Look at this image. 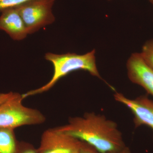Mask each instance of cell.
I'll list each match as a JSON object with an SVG mask.
<instances>
[{
  "label": "cell",
  "instance_id": "obj_1",
  "mask_svg": "<svg viewBox=\"0 0 153 153\" xmlns=\"http://www.w3.org/2000/svg\"><path fill=\"white\" fill-rule=\"evenodd\" d=\"M55 128L91 145L101 153L118 152L126 147L117 123L94 112L71 117L67 124Z\"/></svg>",
  "mask_w": 153,
  "mask_h": 153
},
{
  "label": "cell",
  "instance_id": "obj_2",
  "mask_svg": "<svg viewBox=\"0 0 153 153\" xmlns=\"http://www.w3.org/2000/svg\"><path fill=\"white\" fill-rule=\"evenodd\" d=\"M95 54V49L84 55L71 53L62 55L47 53L45 55V59L52 63L54 68L52 78L47 84L41 87L22 94L23 99L48 91L59 79L70 72L76 70L87 71L92 76L102 79L97 66Z\"/></svg>",
  "mask_w": 153,
  "mask_h": 153
},
{
  "label": "cell",
  "instance_id": "obj_3",
  "mask_svg": "<svg viewBox=\"0 0 153 153\" xmlns=\"http://www.w3.org/2000/svg\"><path fill=\"white\" fill-rule=\"evenodd\" d=\"M22 94L13 92L4 102L0 105V128L15 129L22 126L44 123L46 117L38 110L23 105Z\"/></svg>",
  "mask_w": 153,
  "mask_h": 153
},
{
  "label": "cell",
  "instance_id": "obj_4",
  "mask_svg": "<svg viewBox=\"0 0 153 153\" xmlns=\"http://www.w3.org/2000/svg\"><path fill=\"white\" fill-rule=\"evenodd\" d=\"M54 0H31L15 7L22 17L28 34L36 33L55 21L52 8Z\"/></svg>",
  "mask_w": 153,
  "mask_h": 153
},
{
  "label": "cell",
  "instance_id": "obj_5",
  "mask_svg": "<svg viewBox=\"0 0 153 153\" xmlns=\"http://www.w3.org/2000/svg\"><path fill=\"white\" fill-rule=\"evenodd\" d=\"M82 141L58 131L48 129L42 134L38 153H78Z\"/></svg>",
  "mask_w": 153,
  "mask_h": 153
},
{
  "label": "cell",
  "instance_id": "obj_6",
  "mask_svg": "<svg viewBox=\"0 0 153 153\" xmlns=\"http://www.w3.org/2000/svg\"><path fill=\"white\" fill-rule=\"evenodd\" d=\"M114 96L117 101L123 104L131 111L134 116L136 127L146 125L149 127L153 131V100L146 96L131 99L117 92Z\"/></svg>",
  "mask_w": 153,
  "mask_h": 153
},
{
  "label": "cell",
  "instance_id": "obj_7",
  "mask_svg": "<svg viewBox=\"0 0 153 153\" xmlns=\"http://www.w3.org/2000/svg\"><path fill=\"white\" fill-rule=\"evenodd\" d=\"M126 67L130 80L153 96V69L145 62L140 53H133L131 55Z\"/></svg>",
  "mask_w": 153,
  "mask_h": 153
},
{
  "label": "cell",
  "instance_id": "obj_8",
  "mask_svg": "<svg viewBox=\"0 0 153 153\" xmlns=\"http://www.w3.org/2000/svg\"><path fill=\"white\" fill-rule=\"evenodd\" d=\"M0 30L15 41H21L28 35L24 21L16 7L0 10Z\"/></svg>",
  "mask_w": 153,
  "mask_h": 153
},
{
  "label": "cell",
  "instance_id": "obj_9",
  "mask_svg": "<svg viewBox=\"0 0 153 153\" xmlns=\"http://www.w3.org/2000/svg\"><path fill=\"white\" fill-rule=\"evenodd\" d=\"M19 142L14 129L0 128V153H16Z\"/></svg>",
  "mask_w": 153,
  "mask_h": 153
},
{
  "label": "cell",
  "instance_id": "obj_10",
  "mask_svg": "<svg viewBox=\"0 0 153 153\" xmlns=\"http://www.w3.org/2000/svg\"><path fill=\"white\" fill-rule=\"evenodd\" d=\"M140 54L145 62L153 69V39L145 42Z\"/></svg>",
  "mask_w": 153,
  "mask_h": 153
},
{
  "label": "cell",
  "instance_id": "obj_11",
  "mask_svg": "<svg viewBox=\"0 0 153 153\" xmlns=\"http://www.w3.org/2000/svg\"><path fill=\"white\" fill-rule=\"evenodd\" d=\"M16 153H38L37 149L33 145L25 142H19Z\"/></svg>",
  "mask_w": 153,
  "mask_h": 153
},
{
  "label": "cell",
  "instance_id": "obj_12",
  "mask_svg": "<svg viewBox=\"0 0 153 153\" xmlns=\"http://www.w3.org/2000/svg\"><path fill=\"white\" fill-rule=\"evenodd\" d=\"M30 1L31 0H0V10L7 8L17 7Z\"/></svg>",
  "mask_w": 153,
  "mask_h": 153
},
{
  "label": "cell",
  "instance_id": "obj_13",
  "mask_svg": "<svg viewBox=\"0 0 153 153\" xmlns=\"http://www.w3.org/2000/svg\"><path fill=\"white\" fill-rule=\"evenodd\" d=\"M78 153H101L95 148L87 143L82 141V144Z\"/></svg>",
  "mask_w": 153,
  "mask_h": 153
},
{
  "label": "cell",
  "instance_id": "obj_14",
  "mask_svg": "<svg viewBox=\"0 0 153 153\" xmlns=\"http://www.w3.org/2000/svg\"><path fill=\"white\" fill-rule=\"evenodd\" d=\"M13 92L8 93H0V105L4 102L13 94Z\"/></svg>",
  "mask_w": 153,
  "mask_h": 153
},
{
  "label": "cell",
  "instance_id": "obj_15",
  "mask_svg": "<svg viewBox=\"0 0 153 153\" xmlns=\"http://www.w3.org/2000/svg\"><path fill=\"white\" fill-rule=\"evenodd\" d=\"M115 153H131V152L129 148L126 146L125 148H124L123 149Z\"/></svg>",
  "mask_w": 153,
  "mask_h": 153
},
{
  "label": "cell",
  "instance_id": "obj_16",
  "mask_svg": "<svg viewBox=\"0 0 153 153\" xmlns=\"http://www.w3.org/2000/svg\"><path fill=\"white\" fill-rule=\"evenodd\" d=\"M108 1H110V0H108ZM149 1L153 5V0H149Z\"/></svg>",
  "mask_w": 153,
  "mask_h": 153
}]
</instances>
